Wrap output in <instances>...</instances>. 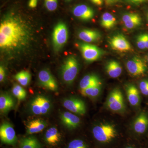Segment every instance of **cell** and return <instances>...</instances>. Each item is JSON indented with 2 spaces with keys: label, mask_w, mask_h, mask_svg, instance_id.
Returning a JSON list of instances; mask_svg holds the SVG:
<instances>
[{
  "label": "cell",
  "mask_w": 148,
  "mask_h": 148,
  "mask_svg": "<svg viewBox=\"0 0 148 148\" xmlns=\"http://www.w3.org/2000/svg\"><path fill=\"white\" fill-rule=\"evenodd\" d=\"M32 26L23 17L14 12L7 14L0 24V49L5 56L19 55L28 49L34 39Z\"/></svg>",
  "instance_id": "obj_1"
},
{
  "label": "cell",
  "mask_w": 148,
  "mask_h": 148,
  "mask_svg": "<svg viewBox=\"0 0 148 148\" xmlns=\"http://www.w3.org/2000/svg\"><path fill=\"white\" fill-rule=\"evenodd\" d=\"M79 70V64L75 56L68 57L62 65L61 69V76L64 82L71 84L76 77Z\"/></svg>",
  "instance_id": "obj_2"
},
{
  "label": "cell",
  "mask_w": 148,
  "mask_h": 148,
  "mask_svg": "<svg viewBox=\"0 0 148 148\" xmlns=\"http://www.w3.org/2000/svg\"><path fill=\"white\" fill-rule=\"evenodd\" d=\"M52 107L49 98L45 95H38L34 97L29 104V110L32 114L37 116L48 113Z\"/></svg>",
  "instance_id": "obj_3"
},
{
  "label": "cell",
  "mask_w": 148,
  "mask_h": 148,
  "mask_svg": "<svg viewBox=\"0 0 148 148\" xmlns=\"http://www.w3.org/2000/svg\"><path fill=\"white\" fill-rule=\"evenodd\" d=\"M92 133L94 138L102 143L110 142L117 135L116 130L114 126L108 123L96 125L92 128Z\"/></svg>",
  "instance_id": "obj_4"
},
{
  "label": "cell",
  "mask_w": 148,
  "mask_h": 148,
  "mask_svg": "<svg viewBox=\"0 0 148 148\" xmlns=\"http://www.w3.org/2000/svg\"><path fill=\"white\" fill-rule=\"evenodd\" d=\"M69 38V31L66 24L62 22L57 24L52 33V43L53 48L58 51L65 45Z\"/></svg>",
  "instance_id": "obj_5"
},
{
  "label": "cell",
  "mask_w": 148,
  "mask_h": 148,
  "mask_svg": "<svg viewBox=\"0 0 148 148\" xmlns=\"http://www.w3.org/2000/svg\"><path fill=\"white\" fill-rule=\"evenodd\" d=\"M107 106L111 111L120 112L125 108L123 95L119 88H115L111 91L108 96Z\"/></svg>",
  "instance_id": "obj_6"
},
{
  "label": "cell",
  "mask_w": 148,
  "mask_h": 148,
  "mask_svg": "<svg viewBox=\"0 0 148 148\" xmlns=\"http://www.w3.org/2000/svg\"><path fill=\"white\" fill-rule=\"evenodd\" d=\"M79 48L83 57L86 61L89 62L97 61L105 52L101 49L87 43L80 44Z\"/></svg>",
  "instance_id": "obj_7"
},
{
  "label": "cell",
  "mask_w": 148,
  "mask_h": 148,
  "mask_svg": "<svg viewBox=\"0 0 148 148\" xmlns=\"http://www.w3.org/2000/svg\"><path fill=\"white\" fill-rule=\"evenodd\" d=\"M126 67L129 73L134 77L143 75L147 70L145 61L137 56L128 60L126 63Z\"/></svg>",
  "instance_id": "obj_8"
},
{
  "label": "cell",
  "mask_w": 148,
  "mask_h": 148,
  "mask_svg": "<svg viewBox=\"0 0 148 148\" xmlns=\"http://www.w3.org/2000/svg\"><path fill=\"white\" fill-rule=\"evenodd\" d=\"M0 139L3 143L14 145L17 142V137L15 130L12 125L8 122H4L0 127Z\"/></svg>",
  "instance_id": "obj_9"
},
{
  "label": "cell",
  "mask_w": 148,
  "mask_h": 148,
  "mask_svg": "<svg viewBox=\"0 0 148 148\" xmlns=\"http://www.w3.org/2000/svg\"><path fill=\"white\" fill-rule=\"evenodd\" d=\"M64 108L77 114L84 115L86 112L85 104L81 99L75 97H70L64 99L63 102Z\"/></svg>",
  "instance_id": "obj_10"
},
{
  "label": "cell",
  "mask_w": 148,
  "mask_h": 148,
  "mask_svg": "<svg viewBox=\"0 0 148 148\" xmlns=\"http://www.w3.org/2000/svg\"><path fill=\"white\" fill-rule=\"evenodd\" d=\"M109 44L112 49L120 52H126L132 49L128 40L121 34H118L110 38Z\"/></svg>",
  "instance_id": "obj_11"
},
{
  "label": "cell",
  "mask_w": 148,
  "mask_h": 148,
  "mask_svg": "<svg viewBox=\"0 0 148 148\" xmlns=\"http://www.w3.org/2000/svg\"><path fill=\"white\" fill-rule=\"evenodd\" d=\"M38 79L40 84L48 90L56 91L58 84L56 80L48 70H41L38 74Z\"/></svg>",
  "instance_id": "obj_12"
},
{
  "label": "cell",
  "mask_w": 148,
  "mask_h": 148,
  "mask_svg": "<svg viewBox=\"0 0 148 148\" xmlns=\"http://www.w3.org/2000/svg\"><path fill=\"white\" fill-rule=\"evenodd\" d=\"M74 16L83 21H89L93 18L95 12L89 6L85 4H80L76 6L73 9Z\"/></svg>",
  "instance_id": "obj_13"
},
{
  "label": "cell",
  "mask_w": 148,
  "mask_h": 148,
  "mask_svg": "<svg viewBox=\"0 0 148 148\" xmlns=\"http://www.w3.org/2000/svg\"><path fill=\"white\" fill-rule=\"evenodd\" d=\"M60 119L64 126L70 130L75 129L80 124L79 118L71 112H62L60 115Z\"/></svg>",
  "instance_id": "obj_14"
},
{
  "label": "cell",
  "mask_w": 148,
  "mask_h": 148,
  "mask_svg": "<svg viewBox=\"0 0 148 148\" xmlns=\"http://www.w3.org/2000/svg\"><path fill=\"white\" fill-rule=\"evenodd\" d=\"M122 20L125 27L129 30L135 29L141 26L142 18L139 14L135 13H127L123 15Z\"/></svg>",
  "instance_id": "obj_15"
},
{
  "label": "cell",
  "mask_w": 148,
  "mask_h": 148,
  "mask_svg": "<svg viewBox=\"0 0 148 148\" xmlns=\"http://www.w3.org/2000/svg\"><path fill=\"white\" fill-rule=\"evenodd\" d=\"M78 37L84 42L91 43L96 42L101 40L102 35L97 30L84 29L79 32Z\"/></svg>",
  "instance_id": "obj_16"
},
{
  "label": "cell",
  "mask_w": 148,
  "mask_h": 148,
  "mask_svg": "<svg viewBox=\"0 0 148 148\" xmlns=\"http://www.w3.org/2000/svg\"><path fill=\"white\" fill-rule=\"evenodd\" d=\"M125 92L130 104L132 106H137L140 101V92L135 85L129 84L125 85Z\"/></svg>",
  "instance_id": "obj_17"
},
{
  "label": "cell",
  "mask_w": 148,
  "mask_h": 148,
  "mask_svg": "<svg viewBox=\"0 0 148 148\" xmlns=\"http://www.w3.org/2000/svg\"><path fill=\"white\" fill-rule=\"evenodd\" d=\"M61 134L55 127H51L49 128L45 134V141L49 145H57L61 142Z\"/></svg>",
  "instance_id": "obj_18"
},
{
  "label": "cell",
  "mask_w": 148,
  "mask_h": 148,
  "mask_svg": "<svg viewBox=\"0 0 148 148\" xmlns=\"http://www.w3.org/2000/svg\"><path fill=\"white\" fill-rule=\"evenodd\" d=\"M45 121L41 119L33 120L29 122L26 125L27 132L28 135H32L42 131L47 126Z\"/></svg>",
  "instance_id": "obj_19"
},
{
  "label": "cell",
  "mask_w": 148,
  "mask_h": 148,
  "mask_svg": "<svg viewBox=\"0 0 148 148\" xmlns=\"http://www.w3.org/2000/svg\"><path fill=\"white\" fill-rule=\"evenodd\" d=\"M14 106V101L12 96L7 93L3 92L0 95V111L2 113L8 112Z\"/></svg>",
  "instance_id": "obj_20"
},
{
  "label": "cell",
  "mask_w": 148,
  "mask_h": 148,
  "mask_svg": "<svg viewBox=\"0 0 148 148\" xmlns=\"http://www.w3.org/2000/svg\"><path fill=\"white\" fill-rule=\"evenodd\" d=\"M148 127V117L145 113H141L134 121L133 128L138 134H143L145 132Z\"/></svg>",
  "instance_id": "obj_21"
},
{
  "label": "cell",
  "mask_w": 148,
  "mask_h": 148,
  "mask_svg": "<svg viewBox=\"0 0 148 148\" xmlns=\"http://www.w3.org/2000/svg\"><path fill=\"white\" fill-rule=\"evenodd\" d=\"M99 84H102V82L98 76L95 74H88L84 76L81 80L79 88L80 90H82L87 88Z\"/></svg>",
  "instance_id": "obj_22"
},
{
  "label": "cell",
  "mask_w": 148,
  "mask_h": 148,
  "mask_svg": "<svg viewBox=\"0 0 148 148\" xmlns=\"http://www.w3.org/2000/svg\"><path fill=\"white\" fill-rule=\"evenodd\" d=\"M106 71L108 75L112 78H116L121 75L122 72L121 65L114 60L109 61L106 64Z\"/></svg>",
  "instance_id": "obj_23"
},
{
  "label": "cell",
  "mask_w": 148,
  "mask_h": 148,
  "mask_svg": "<svg viewBox=\"0 0 148 148\" xmlns=\"http://www.w3.org/2000/svg\"><path fill=\"white\" fill-rule=\"evenodd\" d=\"M20 148H41L40 143L35 136H30L21 139Z\"/></svg>",
  "instance_id": "obj_24"
},
{
  "label": "cell",
  "mask_w": 148,
  "mask_h": 148,
  "mask_svg": "<svg viewBox=\"0 0 148 148\" xmlns=\"http://www.w3.org/2000/svg\"><path fill=\"white\" fill-rule=\"evenodd\" d=\"M116 18L112 14L106 12L101 16V24L105 29H110L116 24Z\"/></svg>",
  "instance_id": "obj_25"
},
{
  "label": "cell",
  "mask_w": 148,
  "mask_h": 148,
  "mask_svg": "<svg viewBox=\"0 0 148 148\" xmlns=\"http://www.w3.org/2000/svg\"><path fill=\"white\" fill-rule=\"evenodd\" d=\"M102 84L95 85L87 88L84 90H80L82 95L86 97L95 98L100 94L101 90Z\"/></svg>",
  "instance_id": "obj_26"
},
{
  "label": "cell",
  "mask_w": 148,
  "mask_h": 148,
  "mask_svg": "<svg viewBox=\"0 0 148 148\" xmlns=\"http://www.w3.org/2000/svg\"><path fill=\"white\" fill-rule=\"evenodd\" d=\"M15 79L22 86H27L31 79V75L27 71H22L15 75Z\"/></svg>",
  "instance_id": "obj_27"
},
{
  "label": "cell",
  "mask_w": 148,
  "mask_h": 148,
  "mask_svg": "<svg viewBox=\"0 0 148 148\" xmlns=\"http://www.w3.org/2000/svg\"><path fill=\"white\" fill-rule=\"evenodd\" d=\"M12 92L14 96L19 101L25 100L27 97V91L21 86L18 84L14 85L12 89Z\"/></svg>",
  "instance_id": "obj_28"
},
{
  "label": "cell",
  "mask_w": 148,
  "mask_h": 148,
  "mask_svg": "<svg viewBox=\"0 0 148 148\" xmlns=\"http://www.w3.org/2000/svg\"><path fill=\"white\" fill-rule=\"evenodd\" d=\"M67 148H88V147L83 140L76 139L71 141Z\"/></svg>",
  "instance_id": "obj_29"
},
{
  "label": "cell",
  "mask_w": 148,
  "mask_h": 148,
  "mask_svg": "<svg viewBox=\"0 0 148 148\" xmlns=\"http://www.w3.org/2000/svg\"><path fill=\"white\" fill-rule=\"evenodd\" d=\"M146 33L140 34L136 39V45L139 49L141 50L146 49Z\"/></svg>",
  "instance_id": "obj_30"
},
{
  "label": "cell",
  "mask_w": 148,
  "mask_h": 148,
  "mask_svg": "<svg viewBox=\"0 0 148 148\" xmlns=\"http://www.w3.org/2000/svg\"><path fill=\"white\" fill-rule=\"evenodd\" d=\"M46 8L49 11H53L58 7V0H44Z\"/></svg>",
  "instance_id": "obj_31"
},
{
  "label": "cell",
  "mask_w": 148,
  "mask_h": 148,
  "mask_svg": "<svg viewBox=\"0 0 148 148\" xmlns=\"http://www.w3.org/2000/svg\"><path fill=\"white\" fill-rule=\"evenodd\" d=\"M139 88L143 95H148V80H143L139 83Z\"/></svg>",
  "instance_id": "obj_32"
},
{
  "label": "cell",
  "mask_w": 148,
  "mask_h": 148,
  "mask_svg": "<svg viewBox=\"0 0 148 148\" xmlns=\"http://www.w3.org/2000/svg\"><path fill=\"white\" fill-rule=\"evenodd\" d=\"M5 77V71L3 66L1 65L0 66V82H2L4 80Z\"/></svg>",
  "instance_id": "obj_33"
},
{
  "label": "cell",
  "mask_w": 148,
  "mask_h": 148,
  "mask_svg": "<svg viewBox=\"0 0 148 148\" xmlns=\"http://www.w3.org/2000/svg\"><path fill=\"white\" fill-rule=\"evenodd\" d=\"M38 0H29L28 3V6L29 8H34L37 6Z\"/></svg>",
  "instance_id": "obj_34"
},
{
  "label": "cell",
  "mask_w": 148,
  "mask_h": 148,
  "mask_svg": "<svg viewBox=\"0 0 148 148\" xmlns=\"http://www.w3.org/2000/svg\"><path fill=\"white\" fill-rule=\"evenodd\" d=\"M93 4L98 6H101L103 3V0H90Z\"/></svg>",
  "instance_id": "obj_35"
},
{
  "label": "cell",
  "mask_w": 148,
  "mask_h": 148,
  "mask_svg": "<svg viewBox=\"0 0 148 148\" xmlns=\"http://www.w3.org/2000/svg\"><path fill=\"white\" fill-rule=\"evenodd\" d=\"M126 1L135 4H139L142 3L147 1L148 0H126Z\"/></svg>",
  "instance_id": "obj_36"
},
{
  "label": "cell",
  "mask_w": 148,
  "mask_h": 148,
  "mask_svg": "<svg viewBox=\"0 0 148 148\" xmlns=\"http://www.w3.org/2000/svg\"><path fill=\"white\" fill-rule=\"evenodd\" d=\"M107 5H112L116 3L119 0H104Z\"/></svg>",
  "instance_id": "obj_37"
},
{
  "label": "cell",
  "mask_w": 148,
  "mask_h": 148,
  "mask_svg": "<svg viewBox=\"0 0 148 148\" xmlns=\"http://www.w3.org/2000/svg\"><path fill=\"white\" fill-rule=\"evenodd\" d=\"M146 49H148V34L146 33Z\"/></svg>",
  "instance_id": "obj_38"
},
{
  "label": "cell",
  "mask_w": 148,
  "mask_h": 148,
  "mask_svg": "<svg viewBox=\"0 0 148 148\" xmlns=\"http://www.w3.org/2000/svg\"><path fill=\"white\" fill-rule=\"evenodd\" d=\"M67 1H71V0H66Z\"/></svg>",
  "instance_id": "obj_39"
},
{
  "label": "cell",
  "mask_w": 148,
  "mask_h": 148,
  "mask_svg": "<svg viewBox=\"0 0 148 148\" xmlns=\"http://www.w3.org/2000/svg\"><path fill=\"white\" fill-rule=\"evenodd\" d=\"M126 148H133L131 147H127Z\"/></svg>",
  "instance_id": "obj_40"
},
{
  "label": "cell",
  "mask_w": 148,
  "mask_h": 148,
  "mask_svg": "<svg viewBox=\"0 0 148 148\" xmlns=\"http://www.w3.org/2000/svg\"><path fill=\"white\" fill-rule=\"evenodd\" d=\"M147 61H148V57H147Z\"/></svg>",
  "instance_id": "obj_41"
},
{
  "label": "cell",
  "mask_w": 148,
  "mask_h": 148,
  "mask_svg": "<svg viewBox=\"0 0 148 148\" xmlns=\"http://www.w3.org/2000/svg\"><path fill=\"white\" fill-rule=\"evenodd\" d=\"M147 18H148V15H147Z\"/></svg>",
  "instance_id": "obj_42"
}]
</instances>
